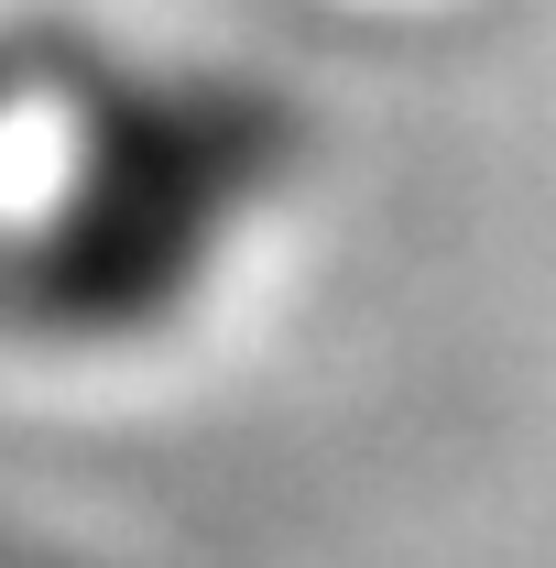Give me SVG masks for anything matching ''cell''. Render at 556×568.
<instances>
[{
	"label": "cell",
	"mask_w": 556,
	"mask_h": 568,
	"mask_svg": "<svg viewBox=\"0 0 556 568\" xmlns=\"http://www.w3.org/2000/svg\"><path fill=\"white\" fill-rule=\"evenodd\" d=\"M22 110H33V55L0 33V142H11V121H22Z\"/></svg>",
	"instance_id": "cell-1"
}]
</instances>
